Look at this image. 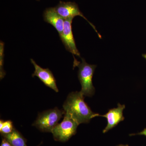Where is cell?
Returning a JSON list of instances; mask_svg holds the SVG:
<instances>
[{
	"label": "cell",
	"mask_w": 146,
	"mask_h": 146,
	"mask_svg": "<svg viewBox=\"0 0 146 146\" xmlns=\"http://www.w3.org/2000/svg\"><path fill=\"white\" fill-rule=\"evenodd\" d=\"M79 124L70 116L65 114L64 119L58 124L52 133L56 141L65 142L75 134Z\"/></svg>",
	"instance_id": "cell-4"
},
{
	"label": "cell",
	"mask_w": 146,
	"mask_h": 146,
	"mask_svg": "<svg viewBox=\"0 0 146 146\" xmlns=\"http://www.w3.org/2000/svg\"><path fill=\"white\" fill-rule=\"evenodd\" d=\"M14 129L12 122L8 120L4 122L3 127L0 129V131L1 135L7 134L12 132Z\"/></svg>",
	"instance_id": "cell-12"
},
{
	"label": "cell",
	"mask_w": 146,
	"mask_h": 146,
	"mask_svg": "<svg viewBox=\"0 0 146 146\" xmlns=\"http://www.w3.org/2000/svg\"><path fill=\"white\" fill-rule=\"evenodd\" d=\"M4 46V43L1 41L0 42V78L1 80L4 78L6 74L3 69Z\"/></svg>",
	"instance_id": "cell-11"
},
{
	"label": "cell",
	"mask_w": 146,
	"mask_h": 146,
	"mask_svg": "<svg viewBox=\"0 0 146 146\" xmlns=\"http://www.w3.org/2000/svg\"><path fill=\"white\" fill-rule=\"evenodd\" d=\"M125 108V105L118 104L117 107L109 110L105 115H100V117L106 118L107 119V125L104 129L103 133H106L116 127L120 122L123 121L124 117L123 116V111Z\"/></svg>",
	"instance_id": "cell-8"
},
{
	"label": "cell",
	"mask_w": 146,
	"mask_h": 146,
	"mask_svg": "<svg viewBox=\"0 0 146 146\" xmlns=\"http://www.w3.org/2000/svg\"><path fill=\"white\" fill-rule=\"evenodd\" d=\"M1 146H13L5 138H3Z\"/></svg>",
	"instance_id": "cell-13"
},
{
	"label": "cell",
	"mask_w": 146,
	"mask_h": 146,
	"mask_svg": "<svg viewBox=\"0 0 146 146\" xmlns=\"http://www.w3.org/2000/svg\"><path fill=\"white\" fill-rule=\"evenodd\" d=\"M4 121L3 120H1L0 121V129L3 127V125Z\"/></svg>",
	"instance_id": "cell-15"
},
{
	"label": "cell",
	"mask_w": 146,
	"mask_h": 146,
	"mask_svg": "<svg viewBox=\"0 0 146 146\" xmlns=\"http://www.w3.org/2000/svg\"><path fill=\"white\" fill-rule=\"evenodd\" d=\"M127 146V145H120V146Z\"/></svg>",
	"instance_id": "cell-17"
},
{
	"label": "cell",
	"mask_w": 146,
	"mask_h": 146,
	"mask_svg": "<svg viewBox=\"0 0 146 146\" xmlns=\"http://www.w3.org/2000/svg\"><path fill=\"white\" fill-rule=\"evenodd\" d=\"M73 19V18H70L65 20L63 32L59 36L65 48L68 51L73 54L80 56V53L76 46L72 31V24Z\"/></svg>",
	"instance_id": "cell-6"
},
{
	"label": "cell",
	"mask_w": 146,
	"mask_h": 146,
	"mask_svg": "<svg viewBox=\"0 0 146 146\" xmlns=\"http://www.w3.org/2000/svg\"><path fill=\"white\" fill-rule=\"evenodd\" d=\"M65 114L69 115L79 125L89 123L91 119L100 116L94 113L84 101L81 91L72 92L69 94L63 105Z\"/></svg>",
	"instance_id": "cell-1"
},
{
	"label": "cell",
	"mask_w": 146,
	"mask_h": 146,
	"mask_svg": "<svg viewBox=\"0 0 146 146\" xmlns=\"http://www.w3.org/2000/svg\"><path fill=\"white\" fill-rule=\"evenodd\" d=\"M134 135H144V136H146V128H145L143 131H141L140 133L134 134Z\"/></svg>",
	"instance_id": "cell-14"
},
{
	"label": "cell",
	"mask_w": 146,
	"mask_h": 146,
	"mask_svg": "<svg viewBox=\"0 0 146 146\" xmlns=\"http://www.w3.org/2000/svg\"><path fill=\"white\" fill-rule=\"evenodd\" d=\"M44 18L45 22L54 27L60 36L63 32L65 20L57 13L54 7L46 9L44 13Z\"/></svg>",
	"instance_id": "cell-9"
},
{
	"label": "cell",
	"mask_w": 146,
	"mask_h": 146,
	"mask_svg": "<svg viewBox=\"0 0 146 146\" xmlns=\"http://www.w3.org/2000/svg\"><path fill=\"white\" fill-rule=\"evenodd\" d=\"M31 61L35 68L32 77H37L46 86L54 90L55 92H58L56 81L51 71L48 68L44 69L42 68L37 65L35 61L32 58L31 59Z\"/></svg>",
	"instance_id": "cell-7"
},
{
	"label": "cell",
	"mask_w": 146,
	"mask_h": 146,
	"mask_svg": "<svg viewBox=\"0 0 146 146\" xmlns=\"http://www.w3.org/2000/svg\"><path fill=\"white\" fill-rule=\"evenodd\" d=\"M65 114V111L57 108L44 111L39 114L33 125L43 132H52L58 121Z\"/></svg>",
	"instance_id": "cell-3"
},
{
	"label": "cell",
	"mask_w": 146,
	"mask_h": 146,
	"mask_svg": "<svg viewBox=\"0 0 146 146\" xmlns=\"http://www.w3.org/2000/svg\"><path fill=\"white\" fill-rule=\"evenodd\" d=\"M143 57L144 58H145L146 59V54H144L143 55Z\"/></svg>",
	"instance_id": "cell-16"
},
{
	"label": "cell",
	"mask_w": 146,
	"mask_h": 146,
	"mask_svg": "<svg viewBox=\"0 0 146 146\" xmlns=\"http://www.w3.org/2000/svg\"><path fill=\"white\" fill-rule=\"evenodd\" d=\"M74 65L78 68V77L82 86L80 91L84 96H92L95 91L92 79L96 65L88 64L82 58L81 63L74 61Z\"/></svg>",
	"instance_id": "cell-2"
},
{
	"label": "cell",
	"mask_w": 146,
	"mask_h": 146,
	"mask_svg": "<svg viewBox=\"0 0 146 146\" xmlns=\"http://www.w3.org/2000/svg\"><path fill=\"white\" fill-rule=\"evenodd\" d=\"M2 136L13 146H27L26 140L16 129L11 133Z\"/></svg>",
	"instance_id": "cell-10"
},
{
	"label": "cell",
	"mask_w": 146,
	"mask_h": 146,
	"mask_svg": "<svg viewBox=\"0 0 146 146\" xmlns=\"http://www.w3.org/2000/svg\"><path fill=\"white\" fill-rule=\"evenodd\" d=\"M54 9L57 13L64 20L70 18H74V17L77 16H80L82 17L86 21H88V23L91 25V26L94 28L95 31L96 32L99 36L101 37L100 35L98 32L94 25L90 23L84 17L83 14L80 10L78 6L75 3L70 2H60L59 4L54 7Z\"/></svg>",
	"instance_id": "cell-5"
}]
</instances>
